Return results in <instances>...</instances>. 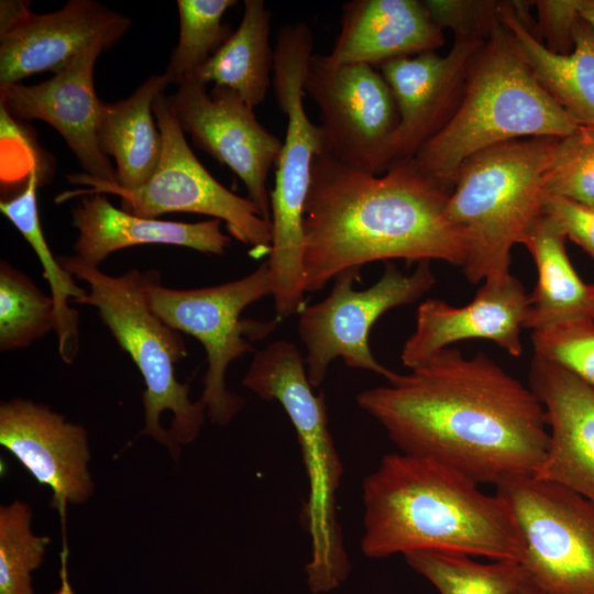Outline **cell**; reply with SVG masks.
Listing matches in <instances>:
<instances>
[{
	"label": "cell",
	"mask_w": 594,
	"mask_h": 594,
	"mask_svg": "<svg viewBox=\"0 0 594 594\" xmlns=\"http://www.w3.org/2000/svg\"><path fill=\"white\" fill-rule=\"evenodd\" d=\"M358 405L400 452L435 459L477 484L534 473L549 443L542 405L484 352L444 348Z\"/></svg>",
	"instance_id": "obj_1"
},
{
	"label": "cell",
	"mask_w": 594,
	"mask_h": 594,
	"mask_svg": "<svg viewBox=\"0 0 594 594\" xmlns=\"http://www.w3.org/2000/svg\"><path fill=\"white\" fill-rule=\"evenodd\" d=\"M449 195L413 158L375 175L318 154L302 220L306 292L377 261L462 266L466 246L447 216Z\"/></svg>",
	"instance_id": "obj_2"
},
{
	"label": "cell",
	"mask_w": 594,
	"mask_h": 594,
	"mask_svg": "<svg viewBox=\"0 0 594 594\" xmlns=\"http://www.w3.org/2000/svg\"><path fill=\"white\" fill-rule=\"evenodd\" d=\"M435 459L393 452L363 481L364 556L442 551L520 561L521 542L505 502Z\"/></svg>",
	"instance_id": "obj_3"
},
{
	"label": "cell",
	"mask_w": 594,
	"mask_h": 594,
	"mask_svg": "<svg viewBox=\"0 0 594 594\" xmlns=\"http://www.w3.org/2000/svg\"><path fill=\"white\" fill-rule=\"evenodd\" d=\"M579 127L540 85L502 25L472 58L451 117L413 161L451 191L459 168L473 155L526 136L563 138Z\"/></svg>",
	"instance_id": "obj_4"
},
{
	"label": "cell",
	"mask_w": 594,
	"mask_h": 594,
	"mask_svg": "<svg viewBox=\"0 0 594 594\" xmlns=\"http://www.w3.org/2000/svg\"><path fill=\"white\" fill-rule=\"evenodd\" d=\"M243 385L264 400H276L287 414L300 446L308 481L301 520L310 538L305 565L315 594L338 588L351 565L337 515V493L343 468L329 429L324 394H315L305 358L289 341L271 342L258 351Z\"/></svg>",
	"instance_id": "obj_5"
},
{
	"label": "cell",
	"mask_w": 594,
	"mask_h": 594,
	"mask_svg": "<svg viewBox=\"0 0 594 594\" xmlns=\"http://www.w3.org/2000/svg\"><path fill=\"white\" fill-rule=\"evenodd\" d=\"M554 139L505 142L459 168L446 212L465 242L461 267L471 283L510 274L512 250L542 210Z\"/></svg>",
	"instance_id": "obj_6"
},
{
	"label": "cell",
	"mask_w": 594,
	"mask_h": 594,
	"mask_svg": "<svg viewBox=\"0 0 594 594\" xmlns=\"http://www.w3.org/2000/svg\"><path fill=\"white\" fill-rule=\"evenodd\" d=\"M62 265L88 290L76 301L92 306L118 344L141 373L143 393V435L166 446L176 457L178 444L194 441L205 421L206 405L189 398V384L180 383L175 364L187 355L180 332L166 324L151 308L146 295V274L131 270L108 275L99 266L75 255L59 257Z\"/></svg>",
	"instance_id": "obj_7"
},
{
	"label": "cell",
	"mask_w": 594,
	"mask_h": 594,
	"mask_svg": "<svg viewBox=\"0 0 594 594\" xmlns=\"http://www.w3.org/2000/svg\"><path fill=\"white\" fill-rule=\"evenodd\" d=\"M312 54L314 33L305 22L280 28L274 46L272 84L287 125L271 190L272 244L266 260L279 320L299 314L306 306L304 208L314 161L326 152L323 131L310 120L302 101L304 80Z\"/></svg>",
	"instance_id": "obj_8"
},
{
	"label": "cell",
	"mask_w": 594,
	"mask_h": 594,
	"mask_svg": "<svg viewBox=\"0 0 594 594\" xmlns=\"http://www.w3.org/2000/svg\"><path fill=\"white\" fill-rule=\"evenodd\" d=\"M145 274L152 310L174 330L187 333L202 344L207 371L200 399L212 422L229 424L244 406V399L227 388L228 367L252 352V342L271 334L279 322L277 318L271 321L241 318L246 307L272 296L267 261L239 279L191 289L163 286L157 271Z\"/></svg>",
	"instance_id": "obj_9"
},
{
	"label": "cell",
	"mask_w": 594,
	"mask_h": 594,
	"mask_svg": "<svg viewBox=\"0 0 594 594\" xmlns=\"http://www.w3.org/2000/svg\"><path fill=\"white\" fill-rule=\"evenodd\" d=\"M528 583L541 594H594V503L531 473L503 477Z\"/></svg>",
	"instance_id": "obj_10"
},
{
	"label": "cell",
	"mask_w": 594,
	"mask_h": 594,
	"mask_svg": "<svg viewBox=\"0 0 594 594\" xmlns=\"http://www.w3.org/2000/svg\"><path fill=\"white\" fill-rule=\"evenodd\" d=\"M153 113L163 139L160 163L143 186L128 190L85 174L68 175L69 183L86 185L76 193L112 194L121 198V208L132 215L157 218L170 212H190L224 221L230 234L251 248L255 257L270 254L272 223L257 206L221 185L199 162L190 148L167 96L161 94Z\"/></svg>",
	"instance_id": "obj_11"
},
{
	"label": "cell",
	"mask_w": 594,
	"mask_h": 594,
	"mask_svg": "<svg viewBox=\"0 0 594 594\" xmlns=\"http://www.w3.org/2000/svg\"><path fill=\"white\" fill-rule=\"evenodd\" d=\"M359 273H340L323 300L305 306L298 314V333L307 350L305 364L312 387L323 383L330 363L338 358L349 367L392 381L397 373L381 364L371 351V328L386 311L416 301L436 283L429 261L419 262L410 274L387 262L375 284L355 290L353 283Z\"/></svg>",
	"instance_id": "obj_12"
},
{
	"label": "cell",
	"mask_w": 594,
	"mask_h": 594,
	"mask_svg": "<svg viewBox=\"0 0 594 594\" xmlns=\"http://www.w3.org/2000/svg\"><path fill=\"white\" fill-rule=\"evenodd\" d=\"M302 88L319 108L327 154L371 174L388 169L399 116L387 81L374 66L332 63L327 54L314 53Z\"/></svg>",
	"instance_id": "obj_13"
},
{
	"label": "cell",
	"mask_w": 594,
	"mask_h": 594,
	"mask_svg": "<svg viewBox=\"0 0 594 594\" xmlns=\"http://www.w3.org/2000/svg\"><path fill=\"white\" fill-rule=\"evenodd\" d=\"M170 108L194 145L228 166L244 184L248 198L271 221L267 177L283 141L262 125L254 108L233 90L207 85L195 77L167 96Z\"/></svg>",
	"instance_id": "obj_14"
},
{
	"label": "cell",
	"mask_w": 594,
	"mask_h": 594,
	"mask_svg": "<svg viewBox=\"0 0 594 594\" xmlns=\"http://www.w3.org/2000/svg\"><path fill=\"white\" fill-rule=\"evenodd\" d=\"M0 444L53 492L51 506L58 512L63 529L61 575L67 580L66 509L94 492L87 431L47 405L13 398L0 405Z\"/></svg>",
	"instance_id": "obj_15"
},
{
	"label": "cell",
	"mask_w": 594,
	"mask_h": 594,
	"mask_svg": "<svg viewBox=\"0 0 594 594\" xmlns=\"http://www.w3.org/2000/svg\"><path fill=\"white\" fill-rule=\"evenodd\" d=\"M95 43L77 55L62 72L35 85L14 84L0 88V106L18 120H42L51 124L74 153L84 174L117 184L116 168L98 140L102 101L94 84L95 65L103 51Z\"/></svg>",
	"instance_id": "obj_16"
},
{
	"label": "cell",
	"mask_w": 594,
	"mask_h": 594,
	"mask_svg": "<svg viewBox=\"0 0 594 594\" xmlns=\"http://www.w3.org/2000/svg\"><path fill=\"white\" fill-rule=\"evenodd\" d=\"M485 42L455 38L444 56L425 52L380 65L399 116L391 145L394 162L413 158L444 125L460 100L470 63Z\"/></svg>",
	"instance_id": "obj_17"
},
{
	"label": "cell",
	"mask_w": 594,
	"mask_h": 594,
	"mask_svg": "<svg viewBox=\"0 0 594 594\" xmlns=\"http://www.w3.org/2000/svg\"><path fill=\"white\" fill-rule=\"evenodd\" d=\"M131 19L96 0H69L62 9L31 13L0 36V88L43 72L57 74L95 43L111 48Z\"/></svg>",
	"instance_id": "obj_18"
},
{
	"label": "cell",
	"mask_w": 594,
	"mask_h": 594,
	"mask_svg": "<svg viewBox=\"0 0 594 594\" xmlns=\"http://www.w3.org/2000/svg\"><path fill=\"white\" fill-rule=\"evenodd\" d=\"M528 307L529 295L512 274L485 279L474 299L462 307L427 299L417 308L416 328L403 346L400 360L413 369L450 344L468 339L493 341L518 358Z\"/></svg>",
	"instance_id": "obj_19"
},
{
	"label": "cell",
	"mask_w": 594,
	"mask_h": 594,
	"mask_svg": "<svg viewBox=\"0 0 594 594\" xmlns=\"http://www.w3.org/2000/svg\"><path fill=\"white\" fill-rule=\"evenodd\" d=\"M529 388L549 427L544 458L532 474L594 503V385L534 355Z\"/></svg>",
	"instance_id": "obj_20"
},
{
	"label": "cell",
	"mask_w": 594,
	"mask_h": 594,
	"mask_svg": "<svg viewBox=\"0 0 594 594\" xmlns=\"http://www.w3.org/2000/svg\"><path fill=\"white\" fill-rule=\"evenodd\" d=\"M68 195L80 198L72 212L78 231L74 255L96 266L110 254L135 245H176L222 255L231 244L219 219L180 222L145 218L114 207L102 193H70L62 198Z\"/></svg>",
	"instance_id": "obj_21"
},
{
	"label": "cell",
	"mask_w": 594,
	"mask_h": 594,
	"mask_svg": "<svg viewBox=\"0 0 594 594\" xmlns=\"http://www.w3.org/2000/svg\"><path fill=\"white\" fill-rule=\"evenodd\" d=\"M444 43L442 30L422 1L353 0L342 6L332 63L371 66L413 54L433 52Z\"/></svg>",
	"instance_id": "obj_22"
},
{
	"label": "cell",
	"mask_w": 594,
	"mask_h": 594,
	"mask_svg": "<svg viewBox=\"0 0 594 594\" xmlns=\"http://www.w3.org/2000/svg\"><path fill=\"white\" fill-rule=\"evenodd\" d=\"M499 18L540 85L580 127L594 128V31L582 18L574 29V48L549 51L519 19L513 1L501 2Z\"/></svg>",
	"instance_id": "obj_23"
},
{
	"label": "cell",
	"mask_w": 594,
	"mask_h": 594,
	"mask_svg": "<svg viewBox=\"0 0 594 594\" xmlns=\"http://www.w3.org/2000/svg\"><path fill=\"white\" fill-rule=\"evenodd\" d=\"M169 84L164 73L151 75L130 97L102 103L99 145L108 157H113L116 185L123 189L133 190L146 184L160 163L163 139L153 105Z\"/></svg>",
	"instance_id": "obj_24"
},
{
	"label": "cell",
	"mask_w": 594,
	"mask_h": 594,
	"mask_svg": "<svg viewBox=\"0 0 594 594\" xmlns=\"http://www.w3.org/2000/svg\"><path fill=\"white\" fill-rule=\"evenodd\" d=\"M565 237L542 213L522 244L530 252L538 280L529 294L524 327L532 330L580 318L594 319L591 287L576 274L565 250Z\"/></svg>",
	"instance_id": "obj_25"
},
{
	"label": "cell",
	"mask_w": 594,
	"mask_h": 594,
	"mask_svg": "<svg viewBox=\"0 0 594 594\" xmlns=\"http://www.w3.org/2000/svg\"><path fill=\"white\" fill-rule=\"evenodd\" d=\"M271 19L263 0H244L239 26L194 77L233 90L252 108L261 105L273 80Z\"/></svg>",
	"instance_id": "obj_26"
},
{
	"label": "cell",
	"mask_w": 594,
	"mask_h": 594,
	"mask_svg": "<svg viewBox=\"0 0 594 594\" xmlns=\"http://www.w3.org/2000/svg\"><path fill=\"white\" fill-rule=\"evenodd\" d=\"M42 179L35 163L28 172L22 190L10 199L1 200L0 210L38 257L54 300L58 352L65 363H72L78 351L79 333L78 311L69 304L76 302L87 290L80 288L59 258L54 257L45 240L37 208V187Z\"/></svg>",
	"instance_id": "obj_27"
},
{
	"label": "cell",
	"mask_w": 594,
	"mask_h": 594,
	"mask_svg": "<svg viewBox=\"0 0 594 594\" xmlns=\"http://www.w3.org/2000/svg\"><path fill=\"white\" fill-rule=\"evenodd\" d=\"M404 558L440 594H516L528 584L518 561L480 563L471 556L442 551H415Z\"/></svg>",
	"instance_id": "obj_28"
},
{
	"label": "cell",
	"mask_w": 594,
	"mask_h": 594,
	"mask_svg": "<svg viewBox=\"0 0 594 594\" xmlns=\"http://www.w3.org/2000/svg\"><path fill=\"white\" fill-rule=\"evenodd\" d=\"M55 306L23 272L0 262V350L24 349L55 331Z\"/></svg>",
	"instance_id": "obj_29"
},
{
	"label": "cell",
	"mask_w": 594,
	"mask_h": 594,
	"mask_svg": "<svg viewBox=\"0 0 594 594\" xmlns=\"http://www.w3.org/2000/svg\"><path fill=\"white\" fill-rule=\"evenodd\" d=\"M234 0H178L179 36L164 74L179 85L195 76L233 31L222 22Z\"/></svg>",
	"instance_id": "obj_30"
},
{
	"label": "cell",
	"mask_w": 594,
	"mask_h": 594,
	"mask_svg": "<svg viewBox=\"0 0 594 594\" xmlns=\"http://www.w3.org/2000/svg\"><path fill=\"white\" fill-rule=\"evenodd\" d=\"M32 510L15 501L0 508V594H34L32 572L43 562L51 542L31 528Z\"/></svg>",
	"instance_id": "obj_31"
},
{
	"label": "cell",
	"mask_w": 594,
	"mask_h": 594,
	"mask_svg": "<svg viewBox=\"0 0 594 594\" xmlns=\"http://www.w3.org/2000/svg\"><path fill=\"white\" fill-rule=\"evenodd\" d=\"M544 190L594 208V128L579 127L571 134L554 139Z\"/></svg>",
	"instance_id": "obj_32"
},
{
	"label": "cell",
	"mask_w": 594,
	"mask_h": 594,
	"mask_svg": "<svg viewBox=\"0 0 594 594\" xmlns=\"http://www.w3.org/2000/svg\"><path fill=\"white\" fill-rule=\"evenodd\" d=\"M531 342L535 356L594 385V319H572L532 330Z\"/></svg>",
	"instance_id": "obj_33"
},
{
	"label": "cell",
	"mask_w": 594,
	"mask_h": 594,
	"mask_svg": "<svg viewBox=\"0 0 594 594\" xmlns=\"http://www.w3.org/2000/svg\"><path fill=\"white\" fill-rule=\"evenodd\" d=\"M432 21L441 29H451L455 38L487 41L503 24L497 1L425 0Z\"/></svg>",
	"instance_id": "obj_34"
},
{
	"label": "cell",
	"mask_w": 594,
	"mask_h": 594,
	"mask_svg": "<svg viewBox=\"0 0 594 594\" xmlns=\"http://www.w3.org/2000/svg\"><path fill=\"white\" fill-rule=\"evenodd\" d=\"M581 0H540L538 10V33L543 45L556 54L566 55L574 48V29L581 19ZM540 37L538 40H540Z\"/></svg>",
	"instance_id": "obj_35"
},
{
	"label": "cell",
	"mask_w": 594,
	"mask_h": 594,
	"mask_svg": "<svg viewBox=\"0 0 594 594\" xmlns=\"http://www.w3.org/2000/svg\"><path fill=\"white\" fill-rule=\"evenodd\" d=\"M541 213L594 261V208L560 196L546 194Z\"/></svg>",
	"instance_id": "obj_36"
},
{
	"label": "cell",
	"mask_w": 594,
	"mask_h": 594,
	"mask_svg": "<svg viewBox=\"0 0 594 594\" xmlns=\"http://www.w3.org/2000/svg\"><path fill=\"white\" fill-rule=\"evenodd\" d=\"M31 2L24 0H1L0 2V36L4 35L32 12Z\"/></svg>",
	"instance_id": "obj_37"
},
{
	"label": "cell",
	"mask_w": 594,
	"mask_h": 594,
	"mask_svg": "<svg viewBox=\"0 0 594 594\" xmlns=\"http://www.w3.org/2000/svg\"><path fill=\"white\" fill-rule=\"evenodd\" d=\"M579 13L580 16L585 20L594 31V0H581Z\"/></svg>",
	"instance_id": "obj_38"
},
{
	"label": "cell",
	"mask_w": 594,
	"mask_h": 594,
	"mask_svg": "<svg viewBox=\"0 0 594 594\" xmlns=\"http://www.w3.org/2000/svg\"><path fill=\"white\" fill-rule=\"evenodd\" d=\"M516 594H541L528 583L525 587L518 591Z\"/></svg>",
	"instance_id": "obj_39"
},
{
	"label": "cell",
	"mask_w": 594,
	"mask_h": 594,
	"mask_svg": "<svg viewBox=\"0 0 594 594\" xmlns=\"http://www.w3.org/2000/svg\"><path fill=\"white\" fill-rule=\"evenodd\" d=\"M591 287V299H592V307L594 312V284L590 285Z\"/></svg>",
	"instance_id": "obj_40"
}]
</instances>
